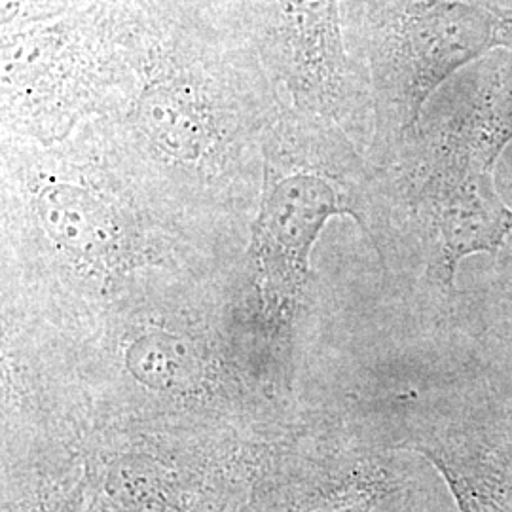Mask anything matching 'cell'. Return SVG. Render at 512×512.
I'll list each match as a JSON object with an SVG mask.
<instances>
[{"label": "cell", "instance_id": "1", "mask_svg": "<svg viewBox=\"0 0 512 512\" xmlns=\"http://www.w3.org/2000/svg\"><path fill=\"white\" fill-rule=\"evenodd\" d=\"M126 59L92 120L116 154L188 190L238 183L285 101L224 0H139Z\"/></svg>", "mask_w": 512, "mask_h": 512}, {"label": "cell", "instance_id": "2", "mask_svg": "<svg viewBox=\"0 0 512 512\" xmlns=\"http://www.w3.org/2000/svg\"><path fill=\"white\" fill-rule=\"evenodd\" d=\"M139 0H0L2 141L54 145L107 107Z\"/></svg>", "mask_w": 512, "mask_h": 512}, {"label": "cell", "instance_id": "3", "mask_svg": "<svg viewBox=\"0 0 512 512\" xmlns=\"http://www.w3.org/2000/svg\"><path fill=\"white\" fill-rule=\"evenodd\" d=\"M336 128L285 103L264 141L251 258L262 300L277 317L293 310L310 274L311 247L330 217L349 215L366 232L365 192Z\"/></svg>", "mask_w": 512, "mask_h": 512}, {"label": "cell", "instance_id": "4", "mask_svg": "<svg viewBox=\"0 0 512 512\" xmlns=\"http://www.w3.org/2000/svg\"><path fill=\"white\" fill-rule=\"evenodd\" d=\"M372 67L380 137L416 128L429 95L465 63L512 50V10L461 0H342Z\"/></svg>", "mask_w": 512, "mask_h": 512}, {"label": "cell", "instance_id": "5", "mask_svg": "<svg viewBox=\"0 0 512 512\" xmlns=\"http://www.w3.org/2000/svg\"><path fill=\"white\" fill-rule=\"evenodd\" d=\"M512 139V114L486 110L444 133L406 177V198L431 247L429 272L454 298L459 262L497 255L512 236V209L495 190V164Z\"/></svg>", "mask_w": 512, "mask_h": 512}, {"label": "cell", "instance_id": "6", "mask_svg": "<svg viewBox=\"0 0 512 512\" xmlns=\"http://www.w3.org/2000/svg\"><path fill=\"white\" fill-rule=\"evenodd\" d=\"M275 90L300 112L361 126L365 80L344 42L342 0H224Z\"/></svg>", "mask_w": 512, "mask_h": 512}, {"label": "cell", "instance_id": "7", "mask_svg": "<svg viewBox=\"0 0 512 512\" xmlns=\"http://www.w3.org/2000/svg\"><path fill=\"white\" fill-rule=\"evenodd\" d=\"M403 446L439 471L459 512H512V389L494 370H463L450 414Z\"/></svg>", "mask_w": 512, "mask_h": 512}, {"label": "cell", "instance_id": "8", "mask_svg": "<svg viewBox=\"0 0 512 512\" xmlns=\"http://www.w3.org/2000/svg\"><path fill=\"white\" fill-rule=\"evenodd\" d=\"M129 372L152 389H181L194 380V355L183 342L164 332L135 340L126 355Z\"/></svg>", "mask_w": 512, "mask_h": 512}, {"label": "cell", "instance_id": "9", "mask_svg": "<svg viewBox=\"0 0 512 512\" xmlns=\"http://www.w3.org/2000/svg\"><path fill=\"white\" fill-rule=\"evenodd\" d=\"M495 272L484 293L482 329L484 342L497 348H512V247H503L495 255Z\"/></svg>", "mask_w": 512, "mask_h": 512}]
</instances>
